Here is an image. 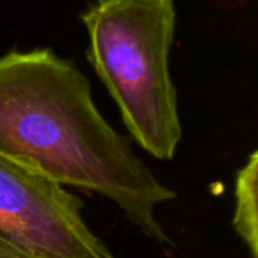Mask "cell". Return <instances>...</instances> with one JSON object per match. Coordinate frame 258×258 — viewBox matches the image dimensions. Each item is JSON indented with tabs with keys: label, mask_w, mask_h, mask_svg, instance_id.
Wrapping results in <instances>:
<instances>
[{
	"label": "cell",
	"mask_w": 258,
	"mask_h": 258,
	"mask_svg": "<svg viewBox=\"0 0 258 258\" xmlns=\"http://www.w3.org/2000/svg\"><path fill=\"white\" fill-rule=\"evenodd\" d=\"M0 154L109 199L146 237L172 244L157 208L175 191L103 118L84 73L49 49L0 56Z\"/></svg>",
	"instance_id": "cell-1"
},
{
	"label": "cell",
	"mask_w": 258,
	"mask_h": 258,
	"mask_svg": "<svg viewBox=\"0 0 258 258\" xmlns=\"http://www.w3.org/2000/svg\"><path fill=\"white\" fill-rule=\"evenodd\" d=\"M90 61L142 149L172 160L182 137L169 55L175 0H97L84 14Z\"/></svg>",
	"instance_id": "cell-2"
},
{
	"label": "cell",
	"mask_w": 258,
	"mask_h": 258,
	"mask_svg": "<svg viewBox=\"0 0 258 258\" xmlns=\"http://www.w3.org/2000/svg\"><path fill=\"white\" fill-rule=\"evenodd\" d=\"M64 185L0 154V234L35 258H115Z\"/></svg>",
	"instance_id": "cell-3"
},
{
	"label": "cell",
	"mask_w": 258,
	"mask_h": 258,
	"mask_svg": "<svg viewBox=\"0 0 258 258\" xmlns=\"http://www.w3.org/2000/svg\"><path fill=\"white\" fill-rule=\"evenodd\" d=\"M232 226L247 246L252 258H258V151L237 172Z\"/></svg>",
	"instance_id": "cell-4"
},
{
	"label": "cell",
	"mask_w": 258,
	"mask_h": 258,
	"mask_svg": "<svg viewBox=\"0 0 258 258\" xmlns=\"http://www.w3.org/2000/svg\"><path fill=\"white\" fill-rule=\"evenodd\" d=\"M0 258H35L20 246L0 234Z\"/></svg>",
	"instance_id": "cell-5"
}]
</instances>
